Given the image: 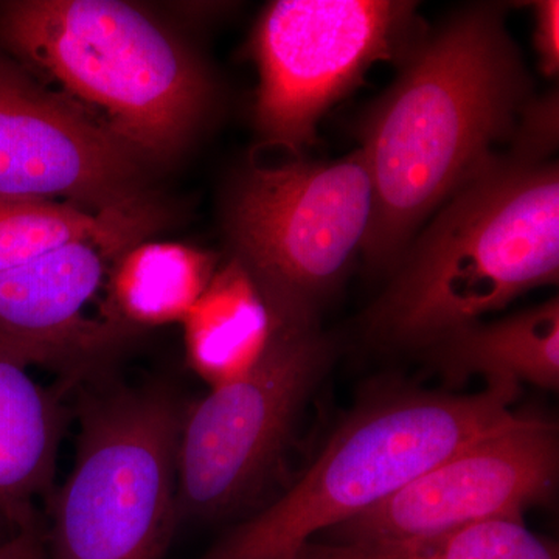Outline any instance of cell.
I'll return each instance as SVG.
<instances>
[{"mask_svg":"<svg viewBox=\"0 0 559 559\" xmlns=\"http://www.w3.org/2000/svg\"><path fill=\"white\" fill-rule=\"evenodd\" d=\"M395 83L360 121L359 150L373 186L362 255L395 270L415 234L513 140L530 95L506 11L479 3L423 33L401 58Z\"/></svg>","mask_w":559,"mask_h":559,"instance_id":"6da1fadb","label":"cell"},{"mask_svg":"<svg viewBox=\"0 0 559 559\" xmlns=\"http://www.w3.org/2000/svg\"><path fill=\"white\" fill-rule=\"evenodd\" d=\"M558 277V165L513 143L414 238L367 322L381 344L429 349Z\"/></svg>","mask_w":559,"mask_h":559,"instance_id":"7a4b0ae2","label":"cell"},{"mask_svg":"<svg viewBox=\"0 0 559 559\" xmlns=\"http://www.w3.org/2000/svg\"><path fill=\"white\" fill-rule=\"evenodd\" d=\"M520 384L487 381L476 393H382L341 423L288 492L241 522L201 559H294L319 533L388 499L513 417Z\"/></svg>","mask_w":559,"mask_h":559,"instance_id":"3957f363","label":"cell"},{"mask_svg":"<svg viewBox=\"0 0 559 559\" xmlns=\"http://www.w3.org/2000/svg\"><path fill=\"white\" fill-rule=\"evenodd\" d=\"M0 43L58 81L142 157L178 148L207 102L198 62L130 3L3 2Z\"/></svg>","mask_w":559,"mask_h":559,"instance_id":"277c9868","label":"cell"},{"mask_svg":"<svg viewBox=\"0 0 559 559\" xmlns=\"http://www.w3.org/2000/svg\"><path fill=\"white\" fill-rule=\"evenodd\" d=\"M183 412L165 388L114 390L81 409L75 463L51 498L49 559H164L179 524Z\"/></svg>","mask_w":559,"mask_h":559,"instance_id":"5b68a950","label":"cell"},{"mask_svg":"<svg viewBox=\"0 0 559 559\" xmlns=\"http://www.w3.org/2000/svg\"><path fill=\"white\" fill-rule=\"evenodd\" d=\"M373 186L362 151L334 162L253 167L231 198L237 259L274 323L318 326L320 311L362 255Z\"/></svg>","mask_w":559,"mask_h":559,"instance_id":"8992f818","label":"cell"},{"mask_svg":"<svg viewBox=\"0 0 559 559\" xmlns=\"http://www.w3.org/2000/svg\"><path fill=\"white\" fill-rule=\"evenodd\" d=\"M331 359L333 345L319 326L274 323L259 364L183 414L179 522L219 520L259 495Z\"/></svg>","mask_w":559,"mask_h":559,"instance_id":"52a82bcc","label":"cell"},{"mask_svg":"<svg viewBox=\"0 0 559 559\" xmlns=\"http://www.w3.org/2000/svg\"><path fill=\"white\" fill-rule=\"evenodd\" d=\"M417 3L278 0L253 39L257 127L267 143L299 153L320 119L380 61L401 60L423 35Z\"/></svg>","mask_w":559,"mask_h":559,"instance_id":"ba28073f","label":"cell"},{"mask_svg":"<svg viewBox=\"0 0 559 559\" xmlns=\"http://www.w3.org/2000/svg\"><path fill=\"white\" fill-rule=\"evenodd\" d=\"M554 423L513 415L378 506L326 532L329 543L423 538L492 520H522L558 480Z\"/></svg>","mask_w":559,"mask_h":559,"instance_id":"9c48e42d","label":"cell"},{"mask_svg":"<svg viewBox=\"0 0 559 559\" xmlns=\"http://www.w3.org/2000/svg\"><path fill=\"white\" fill-rule=\"evenodd\" d=\"M142 156L0 57V200L100 213L142 197Z\"/></svg>","mask_w":559,"mask_h":559,"instance_id":"30bf717a","label":"cell"},{"mask_svg":"<svg viewBox=\"0 0 559 559\" xmlns=\"http://www.w3.org/2000/svg\"><path fill=\"white\" fill-rule=\"evenodd\" d=\"M145 198L121 205L100 229L0 274V337L40 353L49 366L80 367L120 341L127 329L84 314L108 290L124 253L156 226Z\"/></svg>","mask_w":559,"mask_h":559,"instance_id":"8fae6325","label":"cell"},{"mask_svg":"<svg viewBox=\"0 0 559 559\" xmlns=\"http://www.w3.org/2000/svg\"><path fill=\"white\" fill-rule=\"evenodd\" d=\"M40 353L0 337V520L13 530L39 525L36 502L53 496L64 407L27 367Z\"/></svg>","mask_w":559,"mask_h":559,"instance_id":"7c38bea8","label":"cell"},{"mask_svg":"<svg viewBox=\"0 0 559 559\" xmlns=\"http://www.w3.org/2000/svg\"><path fill=\"white\" fill-rule=\"evenodd\" d=\"M182 323L187 359L210 389L248 374L274 330L263 294L237 259L218 267Z\"/></svg>","mask_w":559,"mask_h":559,"instance_id":"4fadbf2b","label":"cell"},{"mask_svg":"<svg viewBox=\"0 0 559 559\" xmlns=\"http://www.w3.org/2000/svg\"><path fill=\"white\" fill-rule=\"evenodd\" d=\"M441 374L452 384L480 374L485 381L559 384L558 297L496 322L463 326L430 347Z\"/></svg>","mask_w":559,"mask_h":559,"instance_id":"5bb4252c","label":"cell"},{"mask_svg":"<svg viewBox=\"0 0 559 559\" xmlns=\"http://www.w3.org/2000/svg\"><path fill=\"white\" fill-rule=\"evenodd\" d=\"M218 271V260L180 242H143L128 250L110 275L106 312L117 325L183 322Z\"/></svg>","mask_w":559,"mask_h":559,"instance_id":"9a60e30c","label":"cell"},{"mask_svg":"<svg viewBox=\"0 0 559 559\" xmlns=\"http://www.w3.org/2000/svg\"><path fill=\"white\" fill-rule=\"evenodd\" d=\"M296 559H559L557 544L539 538L522 520L463 525L423 538L342 544L310 540Z\"/></svg>","mask_w":559,"mask_h":559,"instance_id":"2e32d148","label":"cell"},{"mask_svg":"<svg viewBox=\"0 0 559 559\" xmlns=\"http://www.w3.org/2000/svg\"><path fill=\"white\" fill-rule=\"evenodd\" d=\"M121 205L92 213L57 202L0 200V274L100 229Z\"/></svg>","mask_w":559,"mask_h":559,"instance_id":"e0dca14e","label":"cell"},{"mask_svg":"<svg viewBox=\"0 0 559 559\" xmlns=\"http://www.w3.org/2000/svg\"><path fill=\"white\" fill-rule=\"evenodd\" d=\"M535 10V49L539 68L547 76H557L559 70V3L538 0Z\"/></svg>","mask_w":559,"mask_h":559,"instance_id":"ac0fdd59","label":"cell"},{"mask_svg":"<svg viewBox=\"0 0 559 559\" xmlns=\"http://www.w3.org/2000/svg\"><path fill=\"white\" fill-rule=\"evenodd\" d=\"M0 559H49L40 524L16 530L0 547Z\"/></svg>","mask_w":559,"mask_h":559,"instance_id":"d6986e66","label":"cell"},{"mask_svg":"<svg viewBox=\"0 0 559 559\" xmlns=\"http://www.w3.org/2000/svg\"><path fill=\"white\" fill-rule=\"evenodd\" d=\"M2 527H10L9 524H7L5 521L0 520V547L3 546V543H5L7 539L10 538L11 535H13L14 532H2Z\"/></svg>","mask_w":559,"mask_h":559,"instance_id":"ffe728a7","label":"cell"},{"mask_svg":"<svg viewBox=\"0 0 559 559\" xmlns=\"http://www.w3.org/2000/svg\"><path fill=\"white\" fill-rule=\"evenodd\" d=\"M294 559H296V558H294Z\"/></svg>","mask_w":559,"mask_h":559,"instance_id":"44dd1931","label":"cell"}]
</instances>
